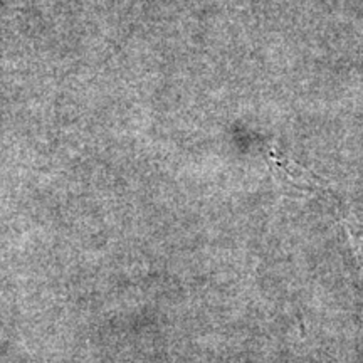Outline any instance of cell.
Listing matches in <instances>:
<instances>
[{"mask_svg":"<svg viewBox=\"0 0 363 363\" xmlns=\"http://www.w3.org/2000/svg\"><path fill=\"white\" fill-rule=\"evenodd\" d=\"M345 227H347L348 235H350L353 242V247H355V252L363 262V224L357 219V217L347 216L345 217Z\"/></svg>","mask_w":363,"mask_h":363,"instance_id":"1","label":"cell"}]
</instances>
